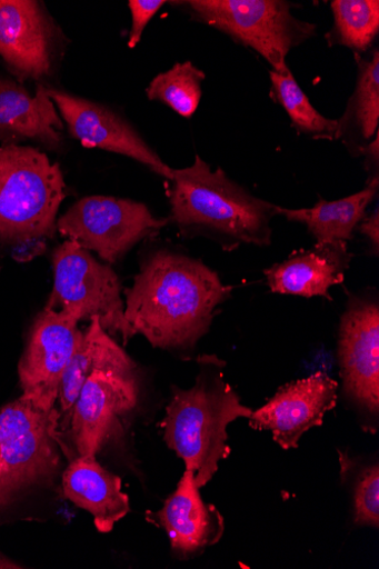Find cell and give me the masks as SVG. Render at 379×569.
I'll list each match as a JSON object with an SVG mask.
<instances>
[{"label": "cell", "instance_id": "cell-18", "mask_svg": "<svg viewBox=\"0 0 379 569\" xmlns=\"http://www.w3.org/2000/svg\"><path fill=\"white\" fill-rule=\"evenodd\" d=\"M63 491L69 500L92 515L101 533L113 531L130 512L121 478L104 470L96 456H79L70 463L63 476Z\"/></svg>", "mask_w": 379, "mask_h": 569}, {"label": "cell", "instance_id": "cell-21", "mask_svg": "<svg viewBox=\"0 0 379 569\" xmlns=\"http://www.w3.org/2000/svg\"><path fill=\"white\" fill-rule=\"evenodd\" d=\"M358 78L355 91L339 122L338 140L359 152L378 132L379 126V51L373 49L370 58L357 56Z\"/></svg>", "mask_w": 379, "mask_h": 569}, {"label": "cell", "instance_id": "cell-24", "mask_svg": "<svg viewBox=\"0 0 379 569\" xmlns=\"http://www.w3.org/2000/svg\"><path fill=\"white\" fill-rule=\"evenodd\" d=\"M205 73L191 62L178 63L153 78L146 89L150 100L166 103L179 116L190 119L199 108Z\"/></svg>", "mask_w": 379, "mask_h": 569}, {"label": "cell", "instance_id": "cell-20", "mask_svg": "<svg viewBox=\"0 0 379 569\" xmlns=\"http://www.w3.org/2000/svg\"><path fill=\"white\" fill-rule=\"evenodd\" d=\"M378 189L379 178H373L363 190L335 201L320 199L311 209L288 210L277 206V216L306 226L317 243L348 242L366 217Z\"/></svg>", "mask_w": 379, "mask_h": 569}, {"label": "cell", "instance_id": "cell-15", "mask_svg": "<svg viewBox=\"0 0 379 569\" xmlns=\"http://www.w3.org/2000/svg\"><path fill=\"white\" fill-rule=\"evenodd\" d=\"M148 521L164 529L172 549L183 556L220 542L226 530L222 513L202 500L195 475L188 470L164 507L148 513Z\"/></svg>", "mask_w": 379, "mask_h": 569}, {"label": "cell", "instance_id": "cell-4", "mask_svg": "<svg viewBox=\"0 0 379 569\" xmlns=\"http://www.w3.org/2000/svg\"><path fill=\"white\" fill-rule=\"evenodd\" d=\"M172 391L161 421L164 441L202 488L230 456L228 427L240 418L249 419L252 410L221 377H199L191 389L173 387Z\"/></svg>", "mask_w": 379, "mask_h": 569}, {"label": "cell", "instance_id": "cell-23", "mask_svg": "<svg viewBox=\"0 0 379 569\" xmlns=\"http://www.w3.org/2000/svg\"><path fill=\"white\" fill-rule=\"evenodd\" d=\"M335 26L327 34L329 44L346 46L356 54L367 51L379 31L378 0H335Z\"/></svg>", "mask_w": 379, "mask_h": 569}, {"label": "cell", "instance_id": "cell-25", "mask_svg": "<svg viewBox=\"0 0 379 569\" xmlns=\"http://www.w3.org/2000/svg\"><path fill=\"white\" fill-rule=\"evenodd\" d=\"M355 523L377 528L379 525V469L370 468L361 476L355 493Z\"/></svg>", "mask_w": 379, "mask_h": 569}, {"label": "cell", "instance_id": "cell-14", "mask_svg": "<svg viewBox=\"0 0 379 569\" xmlns=\"http://www.w3.org/2000/svg\"><path fill=\"white\" fill-rule=\"evenodd\" d=\"M345 391L357 403L377 413L379 408V308L356 300L345 313L339 340Z\"/></svg>", "mask_w": 379, "mask_h": 569}, {"label": "cell", "instance_id": "cell-13", "mask_svg": "<svg viewBox=\"0 0 379 569\" xmlns=\"http://www.w3.org/2000/svg\"><path fill=\"white\" fill-rule=\"evenodd\" d=\"M338 389V382L321 372L289 383L252 411L250 427L272 432L285 450L297 449L301 437L320 427L327 412L336 408Z\"/></svg>", "mask_w": 379, "mask_h": 569}, {"label": "cell", "instance_id": "cell-19", "mask_svg": "<svg viewBox=\"0 0 379 569\" xmlns=\"http://www.w3.org/2000/svg\"><path fill=\"white\" fill-rule=\"evenodd\" d=\"M137 366L121 346L92 319L64 373L59 405L61 418L70 419L74 402L90 375L98 370L136 376Z\"/></svg>", "mask_w": 379, "mask_h": 569}, {"label": "cell", "instance_id": "cell-22", "mask_svg": "<svg viewBox=\"0 0 379 569\" xmlns=\"http://www.w3.org/2000/svg\"><path fill=\"white\" fill-rule=\"evenodd\" d=\"M269 79L272 94L300 133L318 140H338L339 122L325 118L312 107L290 69L283 73L269 71Z\"/></svg>", "mask_w": 379, "mask_h": 569}, {"label": "cell", "instance_id": "cell-10", "mask_svg": "<svg viewBox=\"0 0 379 569\" xmlns=\"http://www.w3.org/2000/svg\"><path fill=\"white\" fill-rule=\"evenodd\" d=\"M69 316L44 308L36 319L19 363L23 396L43 409L57 408L62 380L82 331Z\"/></svg>", "mask_w": 379, "mask_h": 569}, {"label": "cell", "instance_id": "cell-17", "mask_svg": "<svg viewBox=\"0 0 379 569\" xmlns=\"http://www.w3.org/2000/svg\"><path fill=\"white\" fill-rule=\"evenodd\" d=\"M352 253L347 242L316 243L295 251L287 261L265 271L276 293L332 299L330 289L345 281Z\"/></svg>", "mask_w": 379, "mask_h": 569}, {"label": "cell", "instance_id": "cell-9", "mask_svg": "<svg viewBox=\"0 0 379 569\" xmlns=\"http://www.w3.org/2000/svg\"><path fill=\"white\" fill-rule=\"evenodd\" d=\"M63 33L43 3L0 0V59L20 82L52 74Z\"/></svg>", "mask_w": 379, "mask_h": 569}, {"label": "cell", "instance_id": "cell-11", "mask_svg": "<svg viewBox=\"0 0 379 569\" xmlns=\"http://www.w3.org/2000/svg\"><path fill=\"white\" fill-rule=\"evenodd\" d=\"M49 98L64 119L71 137L84 148L124 154L158 174L172 180L173 169L158 157L139 132L122 117L99 103L47 87Z\"/></svg>", "mask_w": 379, "mask_h": 569}, {"label": "cell", "instance_id": "cell-2", "mask_svg": "<svg viewBox=\"0 0 379 569\" xmlns=\"http://www.w3.org/2000/svg\"><path fill=\"white\" fill-rule=\"evenodd\" d=\"M171 183V220L182 236L209 238L225 250L272 242L277 204L252 196L222 169L212 172L197 157L192 167L173 170Z\"/></svg>", "mask_w": 379, "mask_h": 569}, {"label": "cell", "instance_id": "cell-16", "mask_svg": "<svg viewBox=\"0 0 379 569\" xmlns=\"http://www.w3.org/2000/svg\"><path fill=\"white\" fill-rule=\"evenodd\" d=\"M64 124L47 87L39 83L36 94L18 81L0 76V141L3 144L38 142L49 149L63 143Z\"/></svg>", "mask_w": 379, "mask_h": 569}, {"label": "cell", "instance_id": "cell-8", "mask_svg": "<svg viewBox=\"0 0 379 569\" xmlns=\"http://www.w3.org/2000/svg\"><path fill=\"white\" fill-rule=\"evenodd\" d=\"M169 220L157 219L148 207L131 199L90 196L76 202L58 220L68 240L114 264L141 240L156 237Z\"/></svg>", "mask_w": 379, "mask_h": 569}, {"label": "cell", "instance_id": "cell-12", "mask_svg": "<svg viewBox=\"0 0 379 569\" xmlns=\"http://www.w3.org/2000/svg\"><path fill=\"white\" fill-rule=\"evenodd\" d=\"M136 376L98 370L84 382L71 411L72 439L79 456H96L136 409Z\"/></svg>", "mask_w": 379, "mask_h": 569}, {"label": "cell", "instance_id": "cell-28", "mask_svg": "<svg viewBox=\"0 0 379 569\" xmlns=\"http://www.w3.org/2000/svg\"><path fill=\"white\" fill-rule=\"evenodd\" d=\"M379 132L376 133L375 139L370 141L367 146L359 150L358 154H362L366 158V166L375 167L376 171H378V158H379Z\"/></svg>", "mask_w": 379, "mask_h": 569}, {"label": "cell", "instance_id": "cell-5", "mask_svg": "<svg viewBox=\"0 0 379 569\" xmlns=\"http://www.w3.org/2000/svg\"><path fill=\"white\" fill-rule=\"evenodd\" d=\"M61 421L60 409H43L23 395L0 409V507L57 476Z\"/></svg>", "mask_w": 379, "mask_h": 569}, {"label": "cell", "instance_id": "cell-1", "mask_svg": "<svg viewBox=\"0 0 379 569\" xmlns=\"http://www.w3.org/2000/svg\"><path fill=\"white\" fill-rule=\"evenodd\" d=\"M232 289L201 261L159 249L144 257L126 290V319L154 348L193 349Z\"/></svg>", "mask_w": 379, "mask_h": 569}, {"label": "cell", "instance_id": "cell-7", "mask_svg": "<svg viewBox=\"0 0 379 569\" xmlns=\"http://www.w3.org/2000/svg\"><path fill=\"white\" fill-rule=\"evenodd\" d=\"M52 269L53 287L44 308L77 322L98 319L108 335L120 336L124 343L136 335L126 319L121 281L110 266L67 240L53 250Z\"/></svg>", "mask_w": 379, "mask_h": 569}, {"label": "cell", "instance_id": "cell-3", "mask_svg": "<svg viewBox=\"0 0 379 569\" xmlns=\"http://www.w3.org/2000/svg\"><path fill=\"white\" fill-rule=\"evenodd\" d=\"M58 163L38 148L0 146V251L18 262L43 254L67 197Z\"/></svg>", "mask_w": 379, "mask_h": 569}, {"label": "cell", "instance_id": "cell-6", "mask_svg": "<svg viewBox=\"0 0 379 569\" xmlns=\"http://www.w3.org/2000/svg\"><path fill=\"white\" fill-rule=\"evenodd\" d=\"M172 4L253 49L279 73L289 70L290 51L317 30L316 24L297 19L292 6L282 0H188Z\"/></svg>", "mask_w": 379, "mask_h": 569}, {"label": "cell", "instance_id": "cell-27", "mask_svg": "<svg viewBox=\"0 0 379 569\" xmlns=\"http://www.w3.org/2000/svg\"><path fill=\"white\" fill-rule=\"evenodd\" d=\"M359 231L368 238L376 253L379 249V209L378 206L372 214L365 217L359 223Z\"/></svg>", "mask_w": 379, "mask_h": 569}, {"label": "cell", "instance_id": "cell-26", "mask_svg": "<svg viewBox=\"0 0 379 569\" xmlns=\"http://www.w3.org/2000/svg\"><path fill=\"white\" fill-rule=\"evenodd\" d=\"M166 4L164 0H130L128 7L132 13V28L128 46L131 49L138 46L148 23Z\"/></svg>", "mask_w": 379, "mask_h": 569}]
</instances>
